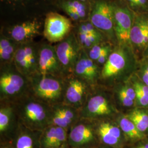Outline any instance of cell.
<instances>
[{
  "mask_svg": "<svg viewBox=\"0 0 148 148\" xmlns=\"http://www.w3.org/2000/svg\"><path fill=\"white\" fill-rule=\"evenodd\" d=\"M21 124L34 131L42 132L51 126L52 107L36 98L22 99L18 106Z\"/></svg>",
  "mask_w": 148,
  "mask_h": 148,
  "instance_id": "cell-1",
  "label": "cell"
},
{
  "mask_svg": "<svg viewBox=\"0 0 148 148\" xmlns=\"http://www.w3.org/2000/svg\"><path fill=\"white\" fill-rule=\"evenodd\" d=\"M29 81L34 96L38 100L54 106L64 99L65 85L61 77L36 74Z\"/></svg>",
  "mask_w": 148,
  "mask_h": 148,
  "instance_id": "cell-2",
  "label": "cell"
},
{
  "mask_svg": "<svg viewBox=\"0 0 148 148\" xmlns=\"http://www.w3.org/2000/svg\"><path fill=\"white\" fill-rule=\"evenodd\" d=\"M17 69L1 71L0 75V94L1 100L19 99L27 90L30 81Z\"/></svg>",
  "mask_w": 148,
  "mask_h": 148,
  "instance_id": "cell-3",
  "label": "cell"
},
{
  "mask_svg": "<svg viewBox=\"0 0 148 148\" xmlns=\"http://www.w3.org/2000/svg\"><path fill=\"white\" fill-rule=\"evenodd\" d=\"M81 48L78 40L73 34L66 37L55 47L63 73L74 72L81 52Z\"/></svg>",
  "mask_w": 148,
  "mask_h": 148,
  "instance_id": "cell-4",
  "label": "cell"
},
{
  "mask_svg": "<svg viewBox=\"0 0 148 148\" xmlns=\"http://www.w3.org/2000/svg\"><path fill=\"white\" fill-rule=\"evenodd\" d=\"M71 27L70 20L65 16L49 12L45 19L43 34L51 42H61L67 37Z\"/></svg>",
  "mask_w": 148,
  "mask_h": 148,
  "instance_id": "cell-5",
  "label": "cell"
},
{
  "mask_svg": "<svg viewBox=\"0 0 148 148\" xmlns=\"http://www.w3.org/2000/svg\"><path fill=\"white\" fill-rule=\"evenodd\" d=\"M97 137L92 127L86 121L76 122L70 128L67 143L71 148L93 147Z\"/></svg>",
  "mask_w": 148,
  "mask_h": 148,
  "instance_id": "cell-6",
  "label": "cell"
},
{
  "mask_svg": "<svg viewBox=\"0 0 148 148\" xmlns=\"http://www.w3.org/2000/svg\"><path fill=\"white\" fill-rule=\"evenodd\" d=\"M90 22L98 29L110 35H113L114 6L104 1L95 3L90 14Z\"/></svg>",
  "mask_w": 148,
  "mask_h": 148,
  "instance_id": "cell-7",
  "label": "cell"
},
{
  "mask_svg": "<svg viewBox=\"0 0 148 148\" xmlns=\"http://www.w3.org/2000/svg\"><path fill=\"white\" fill-rule=\"evenodd\" d=\"M63 73L55 48L48 45L42 46L38 52L37 74L61 77Z\"/></svg>",
  "mask_w": 148,
  "mask_h": 148,
  "instance_id": "cell-8",
  "label": "cell"
},
{
  "mask_svg": "<svg viewBox=\"0 0 148 148\" xmlns=\"http://www.w3.org/2000/svg\"><path fill=\"white\" fill-rule=\"evenodd\" d=\"M133 22L132 16L128 9L114 6V32L120 42H130V32Z\"/></svg>",
  "mask_w": 148,
  "mask_h": 148,
  "instance_id": "cell-9",
  "label": "cell"
},
{
  "mask_svg": "<svg viewBox=\"0 0 148 148\" xmlns=\"http://www.w3.org/2000/svg\"><path fill=\"white\" fill-rule=\"evenodd\" d=\"M87 88V83L84 80L75 76L70 79L65 85L64 97L65 104L76 109L82 106L86 98Z\"/></svg>",
  "mask_w": 148,
  "mask_h": 148,
  "instance_id": "cell-10",
  "label": "cell"
},
{
  "mask_svg": "<svg viewBox=\"0 0 148 148\" xmlns=\"http://www.w3.org/2000/svg\"><path fill=\"white\" fill-rule=\"evenodd\" d=\"M41 133L32 130L21 123L12 136L11 146L12 148H41Z\"/></svg>",
  "mask_w": 148,
  "mask_h": 148,
  "instance_id": "cell-11",
  "label": "cell"
},
{
  "mask_svg": "<svg viewBox=\"0 0 148 148\" xmlns=\"http://www.w3.org/2000/svg\"><path fill=\"white\" fill-rule=\"evenodd\" d=\"M75 76L84 80L87 84H93L98 75V68L90 58L85 50L81 52L74 71Z\"/></svg>",
  "mask_w": 148,
  "mask_h": 148,
  "instance_id": "cell-12",
  "label": "cell"
},
{
  "mask_svg": "<svg viewBox=\"0 0 148 148\" xmlns=\"http://www.w3.org/2000/svg\"><path fill=\"white\" fill-rule=\"evenodd\" d=\"M112 112L108 100L101 95L92 96L82 109L80 116L83 119H92L110 115Z\"/></svg>",
  "mask_w": 148,
  "mask_h": 148,
  "instance_id": "cell-13",
  "label": "cell"
},
{
  "mask_svg": "<svg viewBox=\"0 0 148 148\" xmlns=\"http://www.w3.org/2000/svg\"><path fill=\"white\" fill-rule=\"evenodd\" d=\"M68 130L51 125L43 131L40 137L41 148H58L67 143Z\"/></svg>",
  "mask_w": 148,
  "mask_h": 148,
  "instance_id": "cell-14",
  "label": "cell"
},
{
  "mask_svg": "<svg viewBox=\"0 0 148 148\" xmlns=\"http://www.w3.org/2000/svg\"><path fill=\"white\" fill-rule=\"evenodd\" d=\"M97 137L106 146L112 148H119L122 143V131L120 127L109 122H103L96 131Z\"/></svg>",
  "mask_w": 148,
  "mask_h": 148,
  "instance_id": "cell-15",
  "label": "cell"
},
{
  "mask_svg": "<svg viewBox=\"0 0 148 148\" xmlns=\"http://www.w3.org/2000/svg\"><path fill=\"white\" fill-rule=\"evenodd\" d=\"M127 62L126 54L121 49H117L110 54L104 64L101 76L104 79L116 76L125 68Z\"/></svg>",
  "mask_w": 148,
  "mask_h": 148,
  "instance_id": "cell-16",
  "label": "cell"
},
{
  "mask_svg": "<svg viewBox=\"0 0 148 148\" xmlns=\"http://www.w3.org/2000/svg\"><path fill=\"white\" fill-rule=\"evenodd\" d=\"M130 42L140 47L148 45V16H138L133 20L130 32Z\"/></svg>",
  "mask_w": 148,
  "mask_h": 148,
  "instance_id": "cell-17",
  "label": "cell"
},
{
  "mask_svg": "<svg viewBox=\"0 0 148 148\" xmlns=\"http://www.w3.org/2000/svg\"><path fill=\"white\" fill-rule=\"evenodd\" d=\"M40 28V24L36 21H26L12 28L11 37L16 42H24L39 34Z\"/></svg>",
  "mask_w": 148,
  "mask_h": 148,
  "instance_id": "cell-18",
  "label": "cell"
},
{
  "mask_svg": "<svg viewBox=\"0 0 148 148\" xmlns=\"http://www.w3.org/2000/svg\"><path fill=\"white\" fill-rule=\"evenodd\" d=\"M15 110L10 106H1L0 109V133L1 136L13 135L16 129L13 128Z\"/></svg>",
  "mask_w": 148,
  "mask_h": 148,
  "instance_id": "cell-19",
  "label": "cell"
},
{
  "mask_svg": "<svg viewBox=\"0 0 148 148\" xmlns=\"http://www.w3.org/2000/svg\"><path fill=\"white\" fill-rule=\"evenodd\" d=\"M119 127L126 137L133 140H141L145 137V134L140 132L133 122L126 116L120 119Z\"/></svg>",
  "mask_w": 148,
  "mask_h": 148,
  "instance_id": "cell-20",
  "label": "cell"
},
{
  "mask_svg": "<svg viewBox=\"0 0 148 148\" xmlns=\"http://www.w3.org/2000/svg\"><path fill=\"white\" fill-rule=\"evenodd\" d=\"M13 61L16 69L29 79L32 76V72L27 61L23 45L17 48Z\"/></svg>",
  "mask_w": 148,
  "mask_h": 148,
  "instance_id": "cell-21",
  "label": "cell"
},
{
  "mask_svg": "<svg viewBox=\"0 0 148 148\" xmlns=\"http://www.w3.org/2000/svg\"><path fill=\"white\" fill-rule=\"evenodd\" d=\"M54 111L58 113L62 117L67 120L71 126L75 123L77 121L79 114L77 113V109L72 106L68 104H58L52 107Z\"/></svg>",
  "mask_w": 148,
  "mask_h": 148,
  "instance_id": "cell-22",
  "label": "cell"
},
{
  "mask_svg": "<svg viewBox=\"0 0 148 148\" xmlns=\"http://www.w3.org/2000/svg\"><path fill=\"white\" fill-rule=\"evenodd\" d=\"M133 122L138 130L144 133L148 129V115L143 111L134 110L126 116Z\"/></svg>",
  "mask_w": 148,
  "mask_h": 148,
  "instance_id": "cell-23",
  "label": "cell"
},
{
  "mask_svg": "<svg viewBox=\"0 0 148 148\" xmlns=\"http://www.w3.org/2000/svg\"><path fill=\"white\" fill-rule=\"evenodd\" d=\"M102 39L101 33L99 32L96 34H87L79 32L78 41L81 47L84 49L90 48L96 45L99 44Z\"/></svg>",
  "mask_w": 148,
  "mask_h": 148,
  "instance_id": "cell-24",
  "label": "cell"
},
{
  "mask_svg": "<svg viewBox=\"0 0 148 148\" xmlns=\"http://www.w3.org/2000/svg\"><path fill=\"white\" fill-rule=\"evenodd\" d=\"M23 47L24 48L27 61L32 72V76H33L37 74L38 54H37L35 48L32 45H23Z\"/></svg>",
  "mask_w": 148,
  "mask_h": 148,
  "instance_id": "cell-25",
  "label": "cell"
},
{
  "mask_svg": "<svg viewBox=\"0 0 148 148\" xmlns=\"http://www.w3.org/2000/svg\"><path fill=\"white\" fill-rule=\"evenodd\" d=\"M63 7H68L75 11L80 18H84L86 16V6L82 2L78 0H71L64 2Z\"/></svg>",
  "mask_w": 148,
  "mask_h": 148,
  "instance_id": "cell-26",
  "label": "cell"
},
{
  "mask_svg": "<svg viewBox=\"0 0 148 148\" xmlns=\"http://www.w3.org/2000/svg\"><path fill=\"white\" fill-rule=\"evenodd\" d=\"M110 49H111V47L109 45H100L99 43L90 49L88 55L92 60L97 61L103 53Z\"/></svg>",
  "mask_w": 148,
  "mask_h": 148,
  "instance_id": "cell-27",
  "label": "cell"
},
{
  "mask_svg": "<svg viewBox=\"0 0 148 148\" xmlns=\"http://www.w3.org/2000/svg\"><path fill=\"white\" fill-rule=\"evenodd\" d=\"M16 49L17 48H16L15 45L12 44L8 47L0 51V58L1 62L7 63L13 61Z\"/></svg>",
  "mask_w": 148,
  "mask_h": 148,
  "instance_id": "cell-28",
  "label": "cell"
},
{
  "mask_svg": "<svg viewBox=\"0 0 148 148\" xmlns=\"http://www.w3.org/2000/svg\"><path fill=\"white\" fill-rule=\"evenodd\" d=\"M79 32H81L87 34H96L99 32L90 21V22L82 23L79 25Z\"/></svg>",
  "mask_w": 148,
  "mask_h": 148,
  "instance_id": "cell-29",
  "label": "cell"
},
{
  "mask_svg": "<svg viewBox=\"0 0 148 148\" xmlns=\"http://www.w3.org/2000/svg\"><path fill=\"white\" fill-rule=\"evenodd\" d=\"M119 97L122 104L125 106L130 107L134 103V101L130 98L121 89L119 92Z\"/></svg>",
  "mask_w": 148,
  "mask_h": 148,
  "instance_id": "cell-30",
  "label": "cell"
},
{
  "mask_svg": "<svg viewBox=\"0 0 148 148\" xmlns=\"http://www.w3.org/2000/svg\"><path fill=\"white\" fill-rule=\"evenodd\" d=\"M136 93V99L139 104L142 106L148 105V97L144 95L143 93L137 87H134Z\"/></svg>",
  "mask_w": 148,
  "mask_h": 148,
  "instance_id": "cell-31",
  "label": "cell"
},
{
  "mask_svg": "<svg viewBox=\"0 0 148 148\" xmlns=\"http://www.w3.org/2000/svg\"><path fill=\"white\" fill-rule=\"evenodd\" d=\"M121 90L133 101L136 98V93L134 88H133L130 87L125 86L122 87Z\"/></svg>",
  "mask_w": 148,
  "mask_h": 148,
  "instance_id": "cell-32",
  "label": "cell"
},
{
  "mask_svg": "<svg viewBox=\"0 0 148 148\" xmlns=\"http://www.w3.org/2000/svg\"><path fill=\"white\" fill-rule=\"evenodd\" d=\"M63 8L65 12L69 15V16L71 17V18L73 19L74 21H77L79 19H81L79 14L72 9L68 7H63Z\"/></svg>",
  "mask_w": 148,
  "mask_h": 148,
  "instance_id": "cell-33",
  "label": "cell"
},
{
  "mask_svg": "<svg viewBox=\"0 0 148 148\" xmlns=\"http://www.w3.org/2000/svg\"><path fill=\"white\" fill-rule=\"evenodd\" d=\"M13 43L11 42V40L7 39L6 38H1L0 40V51H3L6 48L8 47Z\"/></svg>",
  "mask_w": 148,
  "mask_h": 148,
  "instance_id": "cell-34",
  "label": "cell"
},
{
  "mask_svg": "<svg viewBox=\"0 0 148 148\" xmlns=\"http://www.w3.org/2000/svg\"><path fill=\"white\" fill-rule=\"evenodd\" d=\"M134 87L138 88L144 95L148 97V86L147 85H143L139 83H136L134 85Z\"/></svg>",
  "mask_w": 148,
  "mask_h": 148,
  "instance_id": "cell-35",
  "label": "cell"
},
{
  "mask_svg": "<svg viewBox=\"0 0 148 148\" xmlns=\"http://www.w3.org/2000/svg\"><path fill=\"white\" fill-rule=\"evenodd\" d=\"M143 80L144 83L148 86V66H147L144 71L143 75Z\"/></svg>",
  "mask_w": 148,
  "mask_h": 148,
  "instance_id": "cell-36",
  "label": "cell"
},
{
  "mask_svg": "<svg viewBox=\"0 0 148 148\" xmlns=\"http://www.w3.org/2000/svg\"><path fill=\"white\" fill-rule=\"evenodd\" d=\"M147 0H137V3L136 7L145 8L147 5Z\"/></svg>",
  "mask_w": 148,
  "mask_h": 148,
  "instance_id": "cell-37",
  "label": "cell"
},
{
  "mask_svg": "<svg viewBox=\"0 0 148 148\" xmlns=\"http://www.w3.org/2000/svg\"><path fill=\"white\" fill-rule=\"evenodd\" d=\"M129 5L132 7H136L137 3V0H126Z\"/></svg>",
  "mask_w": 148,
  "mask_h": 148,
  "instance_id": "cell-38",
  "label": "cell"
},
{
  "mask_svg": "<svg viewBox=\"0 0 148 148\" xmlns=\"http://www.w3.org/2000/svg\"><path fill=\"white\" fill-rule=\"evenodd\" d=\"M133 148H148V143L141 144H140L139 145L136 146V147Z\"/></svg>",
  "mask_w": 148,
  "mask_h": 148,
  "instance_id": "cell-39",
  "label": "cell"
},
{
  "mask_svg": "<svg viewBox=\"0 0 148 148\" xmlns=\"http://www.w3.org/2000/svg\"><path fill=\"white\" fill-rule=\"evenodd\" d=\"M1 148H12L11 144L3 143L1 144Z\"/></svg>",
  "mask_w": 148,
  "mask_h": 148,
  "instance_id": "cell-40",
  "label": "cell"
},
{
  "mask_svg": "<svg viewBox=\"0 0 148 148\" xmlns=\"http://www.w3.org/2000/svg\"><path fill=\"white\" fill-rule=\"evenodd\" d=\"M69 145H68V143H65V144H64L63 146H62V147H60V148H69Z\"/></svg>",
  "mask_w": 148,
  "mask_h": 148,
  "instance_id": "cell-41",
  "label": "cell"
},
{
  "mask_svg": "<svg viewBox=\"0 0 148 148\" xmlns=\"http://www.w3.org/2000/svg\"><path fill=\"white\" fill-rule=\"evenodd\" d=\"M101 148V147H92V148Z\"/></svg>",
  "mask_w": 148,
  "mask_h": 148,
  "instance_id": "cell-42",
  "label": "cell"
},
{
  "mask_svg": "<svg viewBox=\"0 0 148 148\" xmlns=\"http://www.w3.org/2000/svg\"><path fill=\"white\" fill-rule=\"evenodd\" d=\"M78 1H81V2H84V1H86V0H78Z\"/></svg>",
  "mask_w": 148,
  "mask_h": 148,
  "instance_id": "cell-43",
  "label": "cell"
},
{
  "mask_svg": "<svg viewBox=\"0 0 148 148\" xmlns=\"http://www.w3.org/2000/svg\"><path fill=\"white\" fill-rule=\"evenodd\" d=\"M5 1H11V0H5ZM16 1V0H15Z\"/></svg>",
  "mask_w": 148,
  "mask_h": 148,
  "instance_id": "cell-44",
  "label": "cell"
}]
</instances>
